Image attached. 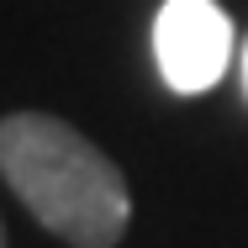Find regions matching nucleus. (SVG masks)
<instances>
[{
    "label": "nucleus",
    "instance_id": "1",
    "mask_svg": "<svg viewBox=\"0 0 248 248\" xmlns=\"http://www.w3.org/2000/svg\"><path fill=\"white\" fill-rule=\"evenodd\" d=\"M0 174L48 232L74 248H116L132 222L122 169L58 116H0Z\"/></svg>",
    "mask_w": 248,
    "mask_h": 248
},
{
    "label": "nucleus",
    "instance_id": "2",
    "mask_svg": "<svg viewBox=\"0 0 248 248\" xmlns=\"http://www.w3.org/2000/svg\"><path fill=\"white\" fill-rule=\"evenodd\" d=\"M232 21L217 0H164L153 16V58L174 95H206L232 63Z\"/></svg>",
    "mask_w": 248,
    "mask_h": 248
},
{
    "label": "nucleus",
    "instance_id": "3",
    "mask_svg": "<svg viewBox=\"0 0 248 248\" xmlns=\"http://www.w3.org/2000/svg\"><path fill=\"white\" fill-rule=\"evenodd\" d=\"M243 95H248V43H243Z\"/></svg>",
    "mask_w": 248,
    "mask_h": 248
},
{
    "label": "nucleus",
    "instance_id": "4",
    "mask_svg": "<svg viewBox=\"0 0 248 248\" xmlns=\"http://www.w3.org/2000/svg\"><path fill=\"white\" fill-rule=\"evenodd\" d=\"M0 248H5V227H0Z\"/></svg>",
    "mask_w": 248,
    "mask_h": 248
}]
</instances>
